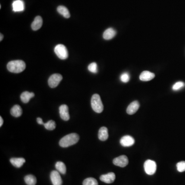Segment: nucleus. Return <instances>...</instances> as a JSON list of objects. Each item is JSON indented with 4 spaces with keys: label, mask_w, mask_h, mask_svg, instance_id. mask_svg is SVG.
<instances>
[{
    "label": "nucleus",
    "mask_w": 185,
    "mask_h": 185,
    "mask_svg": "<svg viewBox=\"0 0 185 185\" xmlns=\"http://www.w3.org/2000/svg\"><path fill=\"white\" fill-rule=\"evenodd\" d=\"M3 39V35L2 34H1V39H0V41H2V40Z\"/></svg>",
    "instance_id": "2f4dec72"
},
{
    "label": "nucleus",
    "mask_w": 185,
    "mask_h": 185,
    "mask_svg": "<svg viewBox=\"0 0 185 185\" xmlns=\"http://www.w3.org/2000/svg\"><path fill=\"white\" fill-rule=\"evenodd\" d=\"M88 70L91 73H94V74L97 73L98 67L97 64L96 63L93 62L92 63H90L88 66Z\"/></svg>",
    "instance_id": "a878e982"
},
{
    "label": "nucleus",
    "mask_w": 185,
    "mask_h": 185,
    "mask_svg": "<svg viewBox=\"0 0 185 185\" xmlns=\"http://www.w3.org/2000/svg\"><path fill=\"white\" fill-rule=\"evenodd\" d=\"M154 74L149 71H144L141 73L139 79L143 81H149L155 77Z\"/></svg>",
    "instance_id": "ddd939ff"
},
{
    "label": "nucleus",
    "mask_w": 185,
    "mask_h": 185,
    "mask_svg": "<svg viewBox=\"0 0 185 185\" xmlns=\"http://www.w3.org/2000/svg\"><path fill=\"white\" fill-rule=\"evenodd\" d=\"M10 162L13 166L19 168L23 165L25 159L24 158H12L10 159Z\"/></svg>",
    "instance_id": "6ab92c4d"
},
{
    "label": "nucleus",
    "mask_w": 185,
    "mask_h": 185,
    "mask_svg": "<svg viewBox=\"0 0 185 185\" xmlns=\"http://www.w3.org/2000/svg\"><path fill=\"white\" fill-rule=\"evenodd\" d=\"M8 70L13 73H20L26 68L25 63L22 60H13L9 62L7 66Z\"/></svg>",
    "instance_id": "f03ea898"
},
{
    "label": "nucleus",
    "mask_w": 185,
    "mask_h": 185,
    "mask_svg": "<svg viewBox=\"0 0 185 185\" xmlns=\"http://www.w3.org/2000/svg\"><path fill=\"white\" fill-rule=\"evenodd\" d=\"M79 140V136L76 133H71L65 136L59 141V145L61 147H69L76 144Z\"/></svg>",
    "instance_id": "f257e3e1"
},
{
    "label": "nucleus",
    "mask_w": 185,
    "mask_h": 185,
    "mask_svg": "<svg viewBox=\"0 0 185 185\" xmlns=\"http://www.w3.org/2000/svg\"><path fill=\"white\" fill-rule=\"evenodd\" d=\"M43 24L42 18L40 16H37L32 24V28L34 31H37L42 27Z\"/></svg>",
    "instance_id": "2eb2a0df"
},
{
    "label": "nucleus",
    "mask_w": 185,
    "mask_h": 185,
    "mask_svg": "<svg viewBox=\"0 0 185 185\" xmlns=\"http://www.w3.org/2000/svg\"><path fill=\"white\" fill-rule=\"evenodd\" d=\"M139 108V101H134L129 105L127 109V112L129 115L135 114Z\"/></svg>",
    "instance_id": "f8f14e48"
},
{
    "label": "nucleus",
    "mask_w": 185,
    "mask_h": 185,
    "mask_svg": "<svg viewBox=\"0 0 185 185\" xmlns=\"http://www.w3.org/2000/svg\"><path fill=\"white\" fill-rule=\"evenodd\" d=\"M3 124V119L1 116L0 117V127H2Z\"/></svg>",
    "instance_id": "7c9ffc66"
},
{
    "label": "nucleus",
    "mask_w": 185,
    "mask_h": 185,
    "mask_svg": "<svg viewBox=\"0 0 185 185\" xmlns=\"http://www.w3.org/2000/svg\"><path fill=\"white\" fill-rule=\"evenodd\" d=\"M59 113L60 117L63 120L67 121L70 119V115L69 113V108L66 105H63L59 107Z\"/></svg>",
    "instance_id": "9d476101"
},
{
    "label": "nucleus",
    "mask_w": 185,
    "mask_h": 185,
    "mask_svg": "<svg viewBox=\"0 0 185 185\" xmlns=\"http://www.w3.org/2000/svg\"><path fill=\"white\" fill-rule=\"evenodd\" d=\"M24 181L25 183L27 185H35L37 183L36 178L31 174L25 176Z\"/></svg>",
    "instance_id": "4be33fe9"
},
{
    "label": "nucleus",
    "mask_w": 185,
    "mask_h": 185,
    "mask_svg": "<svg viewBox=\"0 0 185 185\" xmlns=\"http://www.w3.org/2000/svg\"><path fill=\"white\" fill-rule=\"evenodd\" d=\"M113 163L115 166L124 168L127 166L129 163L128 158L125 155H121L114 159Z\"/></svg>",
    "instance_id": "0eeeda50"
},
{
    "label": "nucleus",
    "mask_w": 185,
    "mask_h": 185,
    "mask_svg": "<svg viewBox=\"0 0 185 185\" xmlns=\"http://www.w3.org/2000/svg\"><path fill=\"white\" fill-rule=\"evenodd\" d=\"M176 167L178 171L179 172H183L185 171V162L182 161L179 162L176 164Z\"/></svg>",
    "instance_id": "bb28decb"
},
{
    "label": "nucleus",
    "mask_w": 185,
    "mask_h": 185,
    "mask_svg": "<svg viewBox=\"0 0 185 185\" xmlns=\"http://www.w3.org/2000/svg\"><path fill=\"white\" fill-rule=\"evenodd\" d=\"M144 166L145 172L148 175H153L156 172L157 166L156 163L153 160L150 159L146 160Z\"/></svg>",
    "instance_id": "39448f33"
},
{
    "label": "nucleus",
    "mask_w": 185,
    "mask_h": 185,
    "mask_svg": "<svg viewBox=\"0 0 185 185\" xmlns=\"http://www.w3.org/2000/svg\"><path fill=\"white\" fill-rule=\"evenodd\" d=\"M35 96V94L34 93H31L27 91H25L22 93L21 95V99L22 102L24 104H27L29 102L31 98Z\"/></svg>",
    "instance_id": "a211bd4d"
},
{
    "label": "nucleus",
    "mask_w": 185,
    "mask_h": 185,
    "mask_svg": "<svg viewBox=\"0 0 185 185\" xmlns=\"http://www.w3.org/2000/svg\"><path fill=\"white\" fill-rule=\"evenodd\" d=\"M57 12H58L60 15H62L64 18H66V19L70 18L71 15L69 10L65 6H58L57 8Z\"/></svg>",
    "instance_id": "412c9836"
},
{
    "label": "nucleus",
    "mask_w": 185,
    "mask_h": 185,
    "mask_svg": "<svg viewBox=\"0 0 185 185\" xmlns=\"http://www.w3.org/2000/svg\"><path fill=\"white\" fill-rule=\"evenodd\" d=\"M22 113L23 111L22 108L19 105H14L10 110V113L15 117L21 116L22 115Z\"/></svg>",
    "instance_id": "aec40b11"
},
{
    "label": "nucleus",
    "mask_w": 185,
    "mask_h": 185,
    "mask_svg": "<svg viewBox=\"0 0 185 185\" xmlns=\"http://www.w3.org/2000/svg\"><path fill=\"white\" fill-rule=\"evenodd\" d=\"M130 75L128 73H124L121 75L120 76V80L124 83H127L130 80Z\"/></svg>",
    "instance_id": "c85d7f7f"
},
{
    "label": "nucleus",
    "mask_w": 185,
    "mask_h": 185,
    "mask_svg": "<svg viewBox=\"0 0 185 185\" xmlns=\"http://www.w3.org/2000/svg\"><path fill=\"white\" fill-rule=\"evenodd\" d=\"M185 83L183 82L178 81L175 83L172 86V89L174 90H178L183 88L185 86Z\"/></svg>",
    "instance_id": "cd10ccee"
},
{
    "label": "nucleus",
    "mask_w": 185,
    "mask_h": 185,
    "mask_svg": "<svg viewBox=\"0 0 185 185\" xmlns=\"http://www.w3.org/2000/svg\"><path fill=\"white\" fill-rule=\"evenodd\" d=\"M55 52L59 58L64 60L69 56L67 48L63 44H58L55 47Z\"/></svg>",
    "instance_id": "20e7f679"
},
{
    "label": "nucleus",
    "mask_w": 185,
    "mask_h": 185,
    "mask_svg": "<svg viewBox=\"0 0 185 185\" xmlns=\"http://www.w3.org/2000/svg\"><path fill=\"white\" fill-rule=\"evenodd\" d=\"M62 80V76L59 74H54L48 79V85L51 88L57 87L60 83L61 81Z\"/></svg>",
    "instance_id": "423d86ee"
},
{
    "label": "nucleus",
    "mask_w": 185,
    "mask_h": 185,
    "mask_svg": "<svg viewBox=\"0 0 185 185\" xmlns=\"http://www.w3.org/2000/svg\"><path fill=\"white\" fill-rule=\"evenodd\" d=\"M120 143L121 146L124 147H129L133 146L134 144L135 139L131 136H124L120 139Z\"/></svg>",
    "instance_id": "1a4fd4ad"
},
{
    "label": "nucleus",
    "mask_w": 185,
    "mask_h": 185,
    "mask_svg": "<svg viewBox=\"0 0 185 185\" xmlns=\"http://www.w3.org/2000/svg\"><path fill=\"white\" fill-rule=\"evenodd\" d=\"M12 7H13V10L14 12H20L23 11L24 9L23 2L21 0H16L13 2Z\"/></svg>",
    "instance_id": "f3484780"
},
{
    "label": "nucleus",
    "mask_w": 185,
    "mask_h": 185,
    "mask_svg": "<svg viewBox=\"0 0 185 185\" xmlns=\"http://www.w3.org/2000/svg\"><path fill=\"white\" fill-rule=\"evenodd\" d=\"M83 185H98L96 179L93 178H87L83 182Z\"/></svg>",
    "instance_id": "b1692460"
},
{
    "label": "nucleus",
    "mask_w": 185,
    "mask_h": 185,
    "mask_svg": "<svg viewBox=\"0 0 185 185\" xmlns=\"http://www.w3.org/2000/svg\"><path fill=\"white\" fill-rule=\"evenodd\" d=\"M51 180L53 185H62V180L58 171H53L51 173Z\"/></svg>",
    "instance_id": "6e6552de"
},
{
    "label": "nucleus",
    "mask_w": 185,
    "mask_h": 185,
    "mask_svg": "<svg viewBox=\"0 0 185 185\" xmlns=\"http://www.w3.org/2000/svg\"><path fill=\"white\" fill-rule=\"evenodd\" d=\"M37 123H38V124H40L44 125V123H43V121L42 119V118H37Z\"/></svg>",
    "instance_id": "c756f323"
},
{
    "label": "nucleus",
    "mask_w": 185,
    "mask_h": 185,
    "mask_svg": "<svg viewBox=\"0 0 185 185\" xmlns=\"http://www.w3.org/2000/svg\"><path fill=\"white\" fill-rule=\"evenodd\" d=\"M109 137L108 130L107 128L102 127L99 129L98 132V139L101 141H105Z\"/></svg>",
    "instance_id": "4468645a"
},
{
    "label": "nucleus",
    "mask_w": 185,
    "mask_h": 185,
    "mask_svg": "<svg viewBox=\"0 0 185 185\" xmlns=\"http://www.w3.org/2000/svg\"><path fill=\"white\" fill-rule=\"evenodd\" d=\"M56 123L54 120H49L47 123L44 124L45 128L48 130H53L56 128Z\"/></svg>",
    "instance_id": "393cba45"
},
{
    "label": "nucleus",
    "mask_w": 185,
    "mask_h": 185,
    "mask_svg": "<svg viewBox=\"0 0 185 185\" xmlns=\"http://www.w3.org/2000/svg\"><path fill=\"white\" fill-rule=\"evenodd\" d=\"M55 167L57 171L59 172H60V173L62 174L66 173V165L63 162H57V163H56Z\"/></svg>",
    "instance_id": "5701e85b"
},
{
    "label": "nucleus",
    "mask_w": 185,
    "mask_h": 185,
    "mask_svg": "<svg viewBox=\"0 0 185 185\" xmlns=\"http://www.w3.org/2000/svg\"><path fill=\"white\" fill-rule=\"evenodd\" d=\"M115 174L113 172H110L106 174H104L100 177V179L103 182L107 184H111L114 182L115 181Z\"/></svg>",
    "instance_id": "9b49d317"
},
{
    "label": "nucleus",
    "mask_w": 185,
    "mask_h": 185,
    "mask_svg": "<svg viewBox=\"0 0 185 185\" xmlns=\"http://www.w3.org/2000/svg\"><path fill=\"white\" fill-rule=\"evenodd\" d=\"M91 106L95 112L100 113L104 110V105L100 97L97 94H94L91 99Z\"/></svg>",
    "instance_id": "7ed1b4c3"
},
{
    "label": "nucleus",
    "mask_w": 185,
    "mask_h": 185,
    "mask_svg": "<svg viewBox=\"0 0 185 185\" xmlns=\"http://www.w3.org/2000/svg\"><path fill=\"white\" fill-rule=\"evenodd\" d=\"M116 35V32L112 28H109L105 31L103 34V38L106 40H111Z\"/></svg>",
    "instance_id": "dca6fc26"
}]
</instances>
